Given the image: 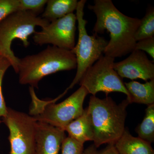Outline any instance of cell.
Wrapping results in <instances>:
<instances>
[{
    "label": "cell",
    "instance_id": "1",
    "mask_svg": "<svg viewBox=\"0 0 154 154\" xmlns=\"http://www.w3.org/2000/svg\"><path fill=\"white\" fill-rule=\"evenodd\" d=\"M88 8L94 11L97 18L94 34H103L105 30L110 33V40L104 50L105 55L115 58L134 50L137 42L135 33L140 19L124 15L111 0H95L94 5H89Z\"/></svg>",
    "mask_w": 154,
    "mask_h": 154
},
{
    "label": "cell",
    "instance_id": "2",
    "mask_svg": "<svg viewBox=\"0 0 154 154\" xmlns=\"http://www.w3.org/2000/svg\"><path fill=\"white\" fill-rule=\"evenodd\" d=\"M129 104L127 99L117 105L110 97L100 99L91 96L87 109L93 126L94 144L97 148L104 144L114 145L121 137L125 129Z\"/></svg>",
    "mask_w": 154,
    "mask_h": 154
},
{
    "label": "cell",
    "instance_id": "3",
    "mask_svg": "<svg viewBox=\"0 0 154 154\" xmlns=\"http://www.w3.org/2000/svg\"><path fill=\"white\" fill-rule=\"evenodd\" d=\"M76 67L75 56L71 51L48 46L38 54L19 59L17 73L21 85L38 88V83L45 77Z\"/></svg>",
    "mask_w": 154,
    "mask_h": 154
},
{
    "label": "cell",
    "instance_id": "4",
    "mask_svg": "<svg viewBox=\"0 0 154 154\" xmlns=\"http://www.w3.org/2000/svg\"><path fill=\"white\" fill-rule=\"evenodd\" d=\"M29 91L33 105L30 115L37 121L64 131L69 123L82 115L85 110L84 101L89 94L85 88L81 86L63 102L55 104L56 101L62 97V95L51 101H44L37 98L33 87H30Z\"/></svg>",
    "mask_w": 154,
    "mask_h": 154
},
{
    "label": "cell",
    "instance_id": "5",
    "mask_svg": "<svg viewBox=\"0 0 154 154\" xmlns=\"http://www.w3.org/2000/svg\"><path fill=\"white\" fill-rule=\"evenodd\" d=\"M49 23L46 19L30 12L21 11L10 14L0 22V56L10 61L17 73L19 58L11 49L12 42L19 39L24 47H28L30 44L28 38L36 33V26L43 28Z\"/></svg>",
    "mask_w": 154,
    "mask_h": 154
},
{
    "label": "cell",
    "instance_id": "6",
    "mask_svg": "<svg viewBox=\"0 0 154 154\" xmlns=\"http://www.w3.org/2000/svg\"><path fill=\"white\" fill-rule=\"evenodd\" d=\"M86 2L81 0L78 2L76 10L79 38L76 45L71 51L76 59L77 72L71 84L64 92L65 94L79 83L87 70L102 56L108 43L104 37L99 35H88L86 28L88 21L84 18V7Z\"/></svg>",
    "mask_w": 154,
    "mask_h": 154
},
{
    "label": "cell",
    "instance_id": "7",
    "mask_svg": "<svg viewBox=\"0 0 154 154\" xmlns=\"http://www.w3.org/2000/svg\"><path fill=\"white\" fill-rule=\"evenodd\" d=\"M114 58L102 55L87 70L79 82L88 94L96 96L99 92L106 96L112 92H119L127 96L130 103V95L122 79L113 68Z\"/></svg>",
    "mask_w": 154,
    "mask_h": 154
},
{
    "label": "cell",
    "instance_id": "8",
    "mask_svg": "<svg viewBox=\"0 0 154 154\" xmlns=\"http://www.w3.org/2000/svg\"><path fill=\"white\" fill-rule=\"evenodd\" d=\"M2 122L10 131V154H36V119L8 107L7 115Z\"/></svg>",
    "mask_w": 154,
    "mask_h": 154
},
{
    "label": "cell",
    "instance_id": "9",
    "mask_svg": "<svg viewBox=\"0 0 154 154\" xmlns=\"http://www.w3.org/2000/svg\"><path fill=\"white\" fill-rule=\"evenodd\" d=\"M77 22L75 14L72 13L50 22L33 36L35 44H51L59 48L71 51L75 45Z\"/></svg>",
    "mask_w": 154,
    "mask_h": 154
},
{
    "label": "cell",
    "instance_id": "10",
    "mask_svg": "<svg viewBox=\"0 0 154 154\" xmlns=\"http://www.w3.org/2000/svg\"><path fill=\"white\" fill-rule=\"evenodd\" d=\"M113 68L122 79H141L147 82L154 79V64L143 51L134 50L127 58L114 63Z\"/></svg>",
    "mask_w": 154,
    "mask_h": 154
},
{
    "label": "cell",
    "instance_id": "11",
    "mask_svg": "<svg viewBox=\"0 0 154 154\" xmlns=\"http://www.w3.org/2000/svg\"><path fill=\"white\" fill-rule=\"evenodd\" d=\"M65 131L44 122L37 121L36 154H59Z\"/></svg>",
    "mask_w": 154,
    "mask_h": 154
},
{
    "label": "cell",
    "instance_id": "12",
    "mask_svg": "<svg viewBox=\"0 0 154 154\" xmlns=\"http://www.w3.org/2000/svg\"><path fill=\"white\" fill-rule=\"evenodd\" d=\"M114 146L119 154H154L151 144L133 136L126 128Z\"/></svg>",
    "mask_w": 154,
    "mask_h": 154
},
{
    "label": "cell",
    "instance_id": "13",
    "mask_svg": "<svg viewBox=\"0 0 154 154\" xmlns=\"http://www.w3.org/2000/svg\"><path fill=\"white\" fill-rule=\"evenodd\" d=\"M69 136L79 142L84 144L88 141H93L94 132L90 113L87 108L82 115L69 123L64 128Z\"/></svg>",
    "mask_w": 154,
    "mask_h": 154
},
{
    "label": "cell",
    "instance_id": "14",
    "mask_svg": "<svg viewBox=\"0 0 154 154\" xmlns=\"http://www.w3.org/2000/svg\"><path fill=\"white\" fill-rule=\"evenodd\" d=\"M130 95V103L154 104V79L142 84L133 81L124 83Z\"/></svg>",
    "mask_w": 154,
    "mask_h": 154
},
{
    "label": "cell",
    "instance_id": "15",
    "mask_svg": "<svg viewBox=\"0 0 154 154\" xmlns=\"http://www.w3.org/2000/svg\"><path fill=\"white\" fill-rule=\"evenodd\" d=\"M77 0H49L42 18L48 22L62 18L76 10Z\"/></svg>",
    "mask_w": 154,
    "mask_h": 154
},
{
    "label": "cell",
    "instance_id": "16",
    "mask_svg": "<svg viewBox=\"0 0 154 154\" xmlns=\"http://www.w3.org/2000/svg\"><path fill=\"white\" fill-rule=\"evenodd\" d=\"M138 137L151 144L154 142V104L148 106L142 122L136 128Z\"/></svg>",
    "mask_w": 154,
    "mask_h": 154
},
{
    "label": "cell",
    "instance_id": "17",
    "mask_svg": "<svg viewBox=\"0 0 154 154\" xmlns=\"http://www.w3.org/2000/svg\"><path fill=\"white\" fill-rule=\"evenodd\" d=\"M154 37V9L150 8L145 16L140 19V23L135 33L136 41Z\"/></svg>",
    "mask_w": 154,
    "mask_h": 154
},
{
    "label": "cell",
    "instance_id": "18",
    "mask_svg": "<svg viewBox=\"0 0 154 154\" xmlns=\"http://www.w3.org/2000/svg\"><path fill=\"white\" fill-rule=\"evenodd\" d=\"M11 66V63L6 58L0 56V124L2 122L3 119L6 116L8 107L6 106L2 91V83L3 77L6 71Z\"/></svg>",
    "mask_w": 154,
    "mask_h": 154
},
{
    "label": "cell",
    "instance_id": "19",
    "mask_svg": "<svg viewBox=\"0 0 154 154\" xmlns=\"http://www.w3.org/2000/svg\"><path fill=\"white\" fill-rule=\"evenodd\" d=\"M47 0H19V11H27L38 16L42 12Z\"/></svg>",
    "mask_w": 154,
    "mask_h": 154
},
{
    "label": "cell",
    "instance_id": "20",
    "mask_svg": "<svg viewBox=\"0 0 154 154\" xmlns=\"http://www.w3.org/2000/svg\"><path fill=\"white\" fill-rule=\"evenodd\" d=\"M84 144L70 137H66L62 143L61 154H83Z\"/></svg>",
    "mask_w": 154,
    "mask_h": 154
},
{
    "label": "cell",
    "instance_id": "21",
    "mask_svg": "<svg viewBox=\"0 0 154 154\" xmlns=\"http://www.w3.org/2000/svg\"><path fill=\"white\" fill-rule=\"evenodd\" d=\"M17 11H19V0H0V22Z\"/></svg>",
    "mask_w": 154,
    "mask_h": 154
},
{
    "label": "cell",
    "instance_id": "22",
    "mask_svg": "<svg viewBox=\"0 0 154 154\" xmlns=\"http://www.w3.org/2000/svg\"><path fill=\"white\" fill-rule=\"evenodd\" d=\"M134 50L145 51L154 60V37L137 42Z\"/></svg>",
    "mask_w": 154,
    "mask_h": 154
},
{
    "label": "cell",
    "instance_id": "23",
    "mask_svg": "<svg viewBox=\"0 0 154 154\" xmlns=\"http://www.w3.org/2000/svg\"><path fill=\"white\" fill-rule=\"evenodd\" d=\"M83 154H119L114 144H108L103 149H97L94 144L88 146L83 151Z\"/></svg>",
    "mask_w": 154,
    "mask_h": 154
}]
</instances>
